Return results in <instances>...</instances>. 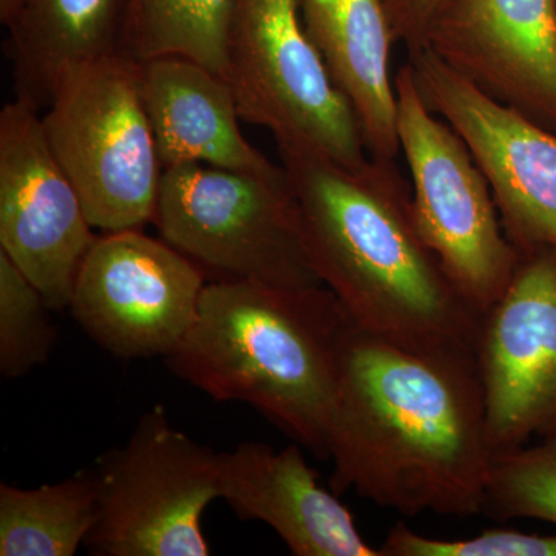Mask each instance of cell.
<instances>
[{"label": "cell", "instance_id": "1", "mask_svg": "<svg viewBox=\"0 0 556 556\" xmlns=\"http://www.w3.org/2000/svg\"><path fill=\"white\" fill-rule=\"evenodd\" d=\"M332 492L404 517L484 510L493 453L477 358L394 345L351 324L328 431Z\"/></svg>", "mask_w": 556, "mask_h": 556}, {"label": "cell", "instance_id": "2", "mask_svg": "<svg viewBox=\"0 0 556 556\" xmlns=\"http://www.w3.org/2000/svg\"><path fill=\"white\" fill-rule=\"evenodd\" d=\"M277 149L313 268L351 324L409 350L475 357L482 314L424 240L396 163L369 156L351 167L299 146Z\"/></svg>", "mask_w": 556, "mask_h": 556}, {"label": "cell", "instance_id": "3", "mask_svg": "<svg viewBox=\"0 0 556 556\" xmlns=\"http://www.w3.org/2000/svg\"><path fill=\"white\" fill-rule=\"evenodd\" d=\"M351 320L325 287L217 280L166 357L177 376L217 402H241L328 459L340 358Z\"/></svg>", "mask_w": 556, "mask_h": 556}, {"label": "cell", "instance_id": "4", "mask_svg": "<svg viewBox=\"0 0 556 556\" xmlns=\"http://www.w3.org/2000/svg\"><path fill=\"white\" fill-rule=\"evenodd\" d=\"M43 131L94 229L152 223L164 167L139 87L138 61L123 51L61 73Z\"/></svg>", "mask_w": 556, "mask_h": 556}, {"label": "cell", "instance_id": "5", "mask_svg": "<svg viewBox=\"0 0 556 556\" xmlns=\"http://www.w3.org/2000/svg\"><path fill=\"white\" fill-rule=\"evenodd\" d=\"M153 225L218 280L324 287L311 263L288 172L182 164L164 170Z\"/></svg>", "mask_w": 556, "mask_h": 556}, {"label": "cell", "instance_id": "6", "mask_svg": "<svg viewBox=\"0 0 556 556\" xmlns=\"http://www.w3.org/2000/svg\"><path fill=\"white\" fill-rule=\"evenodd\" d=\"M394 87L417 228L457 291L485 313L506 291L521 254L507 239L477 160L447 121L428 109L408 62L397 68Z\"/></svg>", "mask_w": 556, "mask_h": 556}, {"label": "cell", "instance_id": "7", "mask_svg": "<svg viewBox=\"0 0 556 556\" xmlns=\"http://www.w3.org/2000/svg\"><path fill=\"white\" fill-rule=\"evenodd\" d=\"M240 118L299 146L361 166V124L311 40L300 0H232L226 68Z\"/></svg>", "mask_w": 556, "mask_h": 556}, {"label": "cell", "instance_id": "8", "mask_svg": "<svg viewBox=\"0 0 556 556\" xmlns=\"http://www.w3.org/2000/svg\"><path fill=\"white\" fill-rule=\"evenodd\" d=\"M100 508L87 536L101 556H207L201 518L219 500V453L178 430L163 407L93 468Z\"/></svg>", "mask_w": 556, "mask_h": 556}, {"label": "cell", "instance_id": "9", "mask_svg": "<svg viewBox=\"0 0 556 556\" xmlns=\"http://www.w3.org/2000/svg\"><path fill=\"white\" fill-rule=\"evenodd\" d=\"M204 270L142 229L98 237L73 287L70 311L102 350L121 358L170 356L188 334Z\"/></svg>", "mask_w": 556, "mask_h": 556}, {"label": "cell", "instance_id": "10", "mask_svg": "<svg viewBox=\"0 0 556 556\" xmlns=\"http://www.w3.org/2000/svg\"><path fill=\"white\" fill-rule=\"evenodd\" d=\"M428 109L464 139L518 252L556 248V131L478 90L428 47L408 51Z\"/></svg>", "mask_w": 556, "mask_h": 556}, {"label": "cell", "instance_id": "11", "mask_svg": "<svg viewBox=\"0 0 556 556\" xmlns=\"http://www.w3.org/2000/svg\"><path fill=\"white\" fill-rule=\"evenodd\" d=\"M519 254L475 354L493 455L556 433V248Z\"/></svg>", "mask_w": 556, "mask_h": 556}, {"label": "cell", "instance_id": "12", "mask_svg": "<svg viewBox=\"0 0 556 556\" xmlns=\"http://www.w3.org/2000/svg\"><path fill=\"white\" fill-rule=\"evenodd\" d=\"M98 236L43 131L40 112L14 98L0 112V251L53 311L65 309Z\"/></svg>", "mask_w": 556, "mask_h": 556}, {"label": "cell", "instance_id": "13", "mask_svg": "<svg viewBox=\"0 0 556 556\" xmlns=\"http://www.w3.org/2000/svg\"><path fill=\"white\" fill-rule=\"evenodd\" d=\"M426 47L486 97L556 131V0H452Z\"/></svg>", "mask_w": 556, "mask_h": 556}, {"label": "cell", "instance_id": "14", "mask_svg": "<svg viewBox=\"0 0 556 556\" xmlns=\"http://www.w3.org/2000/svg\"><path fill=\"white\" fill-rule=\"evenodd\" d=\"M302 445L243 442L219 453V500L243 521L265 522L298 556H382L336 493L320 485Z\"/></svg>", "mask_w": 556, "mask_h": 556}, {"label": "cell", "instance_id": "15", "mask_svg": "<svg viewBox=\"0 0 556 556\" xmlns=\"http://www.w3.org/2000/svg\"><path fill=\"white\" fill-rule=\"evenodd\" d=\"M139 87L164 170L182 164L263 172L277 166L244 138L228 80L185 56L138 61Z\"/></svg>", "mask_w": 556, "mask_h": 556}, {"label": "cell", "instance_id": "16", "mask_svg": "<svg viewBox=\"0 0 556 556\" xmlns=\"http://www.w3.org/2000/svg\"><path fill=\"white\" fill-rule=\"evenodd\" d=\"M300 10L332 83L361 124L368 155L396 161L401 148L391 51L397 39L382 0H300Z\"/></svg>", "mask_w": 556, "mask_h": 556}, {"label": "cell", "instance_id": "17", "mask_svg": "<svg viewBox=\"0 0 556 556\" xmlns=\"http://www.w3.org/2000/svg\"><path fill=\"white\" fill-rule=\"evenodd\" d=\"M127 0H0L16 100L42 113L61 73L121 51Z\"/></svg>", "mask_w": 556, "mask_h": 556}, {"label": "cell", "instance_id": "18", "mask_svg": "<svg viewBox=\"0 0 556 556\" xmlns=\"http://www.w3.org/2000/svg\"><path fill=\"white\" fill-rule=\"evenodd\" d=\"M98 508L93 468L36 489L0 484V555L73 556L86 544Z\"/></svg>", "mask_w": 556, "mask_h": 556}, {"label": "cell", "instance_id": "19", "mask_svg": "<svg viewBox=\"0 0 556 556\" xmlns=\"http://www.w3.org/2000/svg\"><path fill=\"white\" fill-rule=\"evenodd\" d=\"M230 9L232 0H127L121 51L190 58L225 76Z\"/></svg>", "mask_w": 556, "mask_h": 556}, {"label": "cell", "instance_id": "20", "mask_svg": "<svg viewBox=\"0 0 556 556\" xmlns=\"http://www.w3.org/2000/svg\"><path fill=\"white\" fill-rule=\"evenodd\" d=\"M482 514L496 521L530 518L556 526V433L493 455Z\"/></svg>", "mask_w": 556, "mask_h": 556}, {"label": "cell", "instance_id": "21", "mask_svg": "<svg viewBox=\"0 0 556 556\" xmlns=\"http://www.w3.org/2000/svg\"><path fill=\"white\" fill-rule=\"evenodd\" d=\"M49 303L20 266L0 251V375L21 379L49 361L56 328Z\"/></svg>", "mask_w": 556, "mask_h": 556}, {"label": "cell", "instance_id": "22", "mask_svg": "<svg viewBox=\"0 0 556 556\" xmlns=\"http://www.w3.org/2000/svg\"><path fill=\"white\" fill-rule=\"evenodd\" d=\"M379 551L382 556H556V535L492 529L471 538L441 540L397 522Z\"/></svg>", "mask_w": 556, "mask_h": 556}, {"label": "cell", "instance_id": "23", "mask_svg": "<svg viewBox=\"0 0 556 556\" xmlns=\"http://www.w3.org/2000/svg\"><path fill=\"white\" fill-rule=\"evenodd\" d=\"M452 0H382L397 42L407 51L426 47L428 35Z\"/></svg>", "mask_w": 556, "mask_h": 556}]
</instances>
